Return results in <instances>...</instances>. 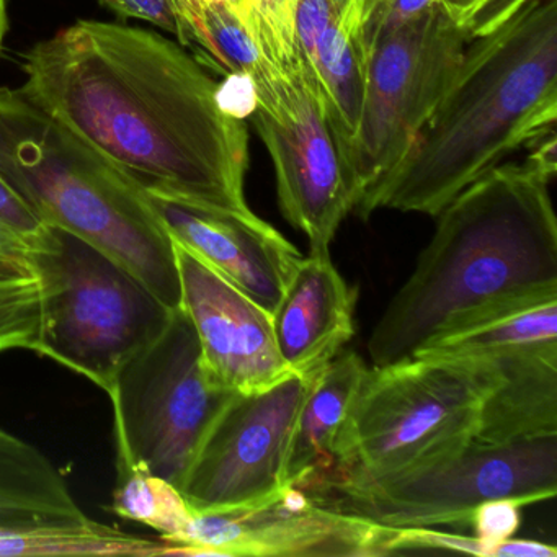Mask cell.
I'll return each mask as SVG.
<instances>
[{
  "mask_svg": "<svg viewBox=\"0 0 557 557\" xmlns=\"http://www.w3.org/2000/svg\"><path fill=\"white\" fill-rule=\"evenodd\" d=\"M8 0H0V51L4 48L5 34H8Z\"/></svg>",
  "mask_w": 557,
  "mask_h": 557,
  "instance_id": "cell-32",
  "label": "cell"
},
{
  "mask_svg": "<svg viewBox=\"0 0 557 557\" xmlns=\"http://www.w3.org/2000/svg\"><path fill=\"white\" fill-rule=\"evenodd\" d=\"M367 370L355 351H344L312 377L289 440L286 487H306L332 471L338 432Z\"/></svg>",
  "mask_w": 557,
  "mask_h": 557,
  "instance_id": "cell-17",
  "label": "cell"
},
{
  "mask_svg": "<svg viewBox=\"0 0 557 557\" xmlns=\"http://www.w3.org/2000/svg\"><path fill=\"white\" fill-rule=\"evenodd\" d=\"M174 250L182 309L210 380L230 393L252 394L293 374L276 350L272 314L175 240Z\"/></svg>",
  "mask_w": 557,
  "mask_h": 557,
  "instance_id": "cell-13",
  "label": "cell"
},
{
  "mask_svg": "<svg viewBox=\"0 0 557 557\" xmlns=\"http://www.w3.org/2000/svg\"><path fill=\"white\" fill-rule=\"evenodd\" d=\"M257 92L250 122L275 169L280 210L325 252L360 195L338 148L324 97L298 61L260 58L249 73Z\"/></svg>",
  "mask_w": 557,
  "mask_h": 557,
  "instance_id": "cell-9",
  "label": "cell"
},
{
  "mask_svg": "<svg viewBox=\"0 0 557 557\" xmlns=\"http://www.w3.org/2000/svg\"><path fill=\"white\" fill-rule=\"evenodd\" d=\"M0 177L47 226L102 250L169 309L182 308L174 240L145 188L9 87H0Z\"/></svg>",
  "mask_w": 557,
  "mask_h": 557,
  "instance_id": "cell-4",
  "label": "cell"
},
{
  "mask_svg": "<svg viewBox=\"0 0 557 557\" xmlns=\"http://www.w3.org/2000/svg\"><path fill=\"white\" fill-rule=\"evenodd\" d=\"M169 556L164 541L123 533L89 518L83 523L0 528V557Z\"/></svg>",
  "mask_w": 557,
  "mask_h": 557,
  "instance_id": "cell-20",
  "label": "cell"
},
{
  "mask_svg": "<svg viewBox=\"0 0 557 557\" xmlns=\"http://www.w3.org/2000/svg\"><path fill=\"white\" fill-rule=\"evenodd\" d=\"M469 40L436 2L371 48L347 158L360 200L409 151L451 86Z\"/></svg>",
  "mask_w": 557,
  "mask_h": 557,
  "instance_id": "cell-10",
  "label": "cell"
},
{
  "mask_svg": "<svg viewBox=\"0 0 557 557\" xmlns=\"http://www.w3.org/2000/svg\"><path fill=\"white\" fill-rule=\"evenodd\" d=\"M218 102L227 115L244 122L250 119L256 112L257 92L249 74H226V79L218 86Z\"/></svg>",
  "mask_w": 557,
  "mask_h": 557,
  "instance_id": "cell-28",
  "label": "cell"
},
{
  "mask_svg": "<svg viewBox=\"0 0 557 557\" xmlns=\"http://www.w3.org/2000/svg\"><path fill=\"white\" fill-rule=\"evenodd\" d=\"M433 550L488 557V547L475 536L445 533L433 528H394L389 541V556Z\"/></svg>",
  "mask_w": 557,
  "mask_h": 557,
  "instance_id": "cell-24",
  "label": "cell"
},
{
  "mask_svg": "<svg viewBox=\"0 0 557 557\" xmlns=\"http://www.w3.org/2000/svg\"><path fill=\"white\" fill-rule=\"evenodd\" d=\"M302 491L332 510L384 527H466L487 500L511 498L524 507L556 497L557 433L510 443L471 438L394 474Z\"/></svg>",
  "mask_w": 557,
  "mask_h": 557,
  "instance_id": "cell-7",
  "label": "cell"
},
{
  "mask_svg": "<svg viewBox=\"0 0 557 557\" xmlns=\"http://www.w3.org/2000/svg\"><path fill=\"white\" fill-rule=\"evenodd\" d=\"M311 380L293 373L269 389L231 397L182 482L191 511L252 507L286 488L289 440Z\"/></svg>",
  "mask_w": 557,
  "mask_h": 557,
  "instance_id": "cell-11",
  "label": "cell"
},
{
  "mask_svg": "<svg viewBox=\"0 0 557 557\" xmlns=\"http://www.w3.org/2000/svg\"><path fill=\"white\" fill-rule=\"evenodd\" d=\"M393 530L286 487L252 507L191 511L169 556L383 557L389 556Z\"/></svg>",
  "mask_w": 557,
  "mask_h": 557,
  "instance_id": "cell-12",
  "label": "cell"
},
{
  "mask_svg": "<svg viewBox=\"0 0 557 557\" xmlns=\"http://www.w3.org/2000/svg\"><path fill=\"white\" fill-rule=\"evenodd\" d=\"M115 466L113 513L152 528L169 546L191 518L184 495L174 484L139 468L125 456L115 455Z\"/></svg>",
  "mask_w": 557,
  "mask_h": 557,
  "instance_id": "cell-21",
  "label": "cell"
},
{
  "mask_svg": "<svg viewBox=\"0 0 557 557\" xmlns=\"http://www.w3.org/2000/svg\"><path fill=\"white\" fill-rule=\"evenodd\" d=\"M40 285L34 351L109 394L123 364L168 325L172 309L102 250L53 227L30 260Z\"/></svg>",
  "mask_w": 557,
  "mask_h": 557,
  "instance_id": "cell-6",
  "label": "cell"
},
{
  "mask_svg": "<svg viewBox=\"0 0 557 557\" xmlns=\"http://www.w3.org/2000/svg\"><path fill=\"white\" fill-rule=\"evenodd\" d=\"M253 4H256V0H244V5H246L247 12V30H249L250 11H252Z\"/></svg>",
  "mask_w": 557,
  "mask_h": 557,
  "instance_id": "cell-33",
  "label": "cell"
},
{
  "mask_svg": "<svg viewBox=\"0 0 557 557\" xmlns=\"http://www.w3.org/2000/svg\"><path fill=\"white\" fill-rule=\"evenodd\" d=\"M107 396L115 455L181 491L201 442L234 393L208 376L197 332L178 308L164 331L123 364Z\"/></svg>",
  "mask_w": 557,
  "mask_h": 557,
  "instance_id": "cell-8",
  "label": "cell"
},
{
  "mask_svg": "<svg viewBox=\"0 0 557 557\" xmlns=\"http://www.w3.org/2000/svg\"><path fill=\"white\" fill-rule=\"evenodd\" d=\"M495 380L484 360L416 355L373 364L338 432L332 471L306 487L383 478L469 442Z\"/></svg>",
  "mask_w": 557,
  "mask_h": 557,
  "instance_id": "cell-5",
  "label": "cell"
},
{
  "mask_svg": "<svg viewBox=\"0 0 557 557\" xmlns=\"http://www.w3.org/2000/svg\"><path fill=\"white\" fill-rule=\"evenodd\" d=\"M22 94L152 194L246 200L249 135L203 64L158 32L79 21L24 58Z\"/></svg>",
  "mask_w": 557,
  "mask_h": 557,
  "instance_id": "cell-1",
  "label": "cell"
},
{
  "mask_svg": "<svg viewBox=\"0 0 557 557\" xmlns=\"http://www.w3.org/2000/svg\"><path fill=\"white\" fill-rule=\"evenodd\" d=\"M416 269L368 341L374 367L488 314L557 298V221L549 182L500 164L438 214Z\"/></svg>",
  "mask_w": 557,
  "mask_h": 557,
  "instance_id": "cell-2",
  "label": "cell"
},
{
  "mask_svg": "<svg viewBox=\"0 0 557 557\" xmlns=\"http://www.w3.org/2000/svg\"><path fill=\"white\" fill-rule=\"evenodd\" d=\"M100 4L115 12L119 17L148 22L174 35L184 48L194 45L190 27L177 0H100Z\"/></svg>",
  "mask_w": 557,
  "mask_h": 557,
  "instance_id": "cell-25",
  "label": "cell"
},
{
  "mask_svg": "<svg viewBox=\"0 0 557 557\" xmlns=\"http://www.w3.org/2000/svg\"><path fill=\"white\" fill-rule=\"evenodd\" d=\"M557 0H528L471 38L451 86L403 159L355 207L438 216L508 156L556 132Z\"/></svg>",
  "mask_w": 557,
  "mask_h": 557,
  "instance_id": "cell-3",
  "label": "cell"
},
{
  "mask_svg": "<svg viewBox=\"0 0 557 557\" xmlns=\"http://www.w3.org/2000/svg\"><path fill=\"white\" fill-rule=\"evenodd\" d=\"M556 146V132L543 136L530 146L531 154L528 156L523 164L544 181H553L557 172Z\"/></svg>",
  "mask_w": 557,
  "mask_h": 557,
  "instance_id": "cell-29",
  "label": "cell"
},
{
  "mask_svg": "<svg viewBox=\"0 0 557 557\" xmlns=\"http://www.w3.org/2000/svg\"><path fill=\"white\" fill-rule=\"evenodd\" d=\"M549 345H557V298L485 315L466 327L435 338L416 355L487 360L511 351Z\"/></svg>",
  "mask_w": 557,
  "mask_h": 557,
  "instance_id": "cell-19",
  "label": "cell"
},
{
  "mask_svg": "<svg viewBox=\"0 0 557 557\" xmlns=\"http://www.w3.org/2000/svg\"><path fill=\"white\" fill-rule=\"evenodd\" d=\"M53 227L47 226L0 177V256L24 260L30 265L48 249Z\"/></svg>",
  "mask_w": 557,
  "mask_h": 557,
  "instance_id": "cell-23",
  "label": "cell"
},
{
  "mask_svg": "<svg viewBox=\"0 0 557 557\" xmlns=\"http://www.w3.org/2000/svg\"><path fill=\"white\" fill-rule=\"evenodd\" d=\"M87 520L54 462L27 440L0 426V528Z\"/></svg>",
  "mask_w": 557,
  "mask_h": 557,
  "instance_id": "cell-18",
  "label": "cell"
},
{
  "mask_svg": "<svg viewBox=\"0 0 557 557\" xmlns=\"http://www.w3.org/2000/svg\"><path fill=\"white\" fill-rule=\"evenodd\" d=\"M521 507L520 502L511 498H495L472 510L469 527L474 528V536L488 547V557L497 544L517 533L521 524Z\"/></svg>",
  "mask_w": 557,
  "mask_h": 557,
  "instance_id": "cell-27",
  "label": "cell"
},
{
  "mask_svg": "<svg viewBox=\"0 0 557 557\" xmlns=\"http://www.w3.org/2000/svg\"><path fill=\"white\" fill-rule=\"evenodd\" d=\"M497 374L472 438L510 443L557 433V345L487 358Z\"/></svg>",
  "mask_w": 557,
  "mask_h": 557,
  "instance_id": "cell-16",
  "label": "cell"
},
{
  "mask_svg": "<svg viewBox=\"0 0 557 557\" xmlns=\"http://www.w3.org/2000/svg\"><path fill=\"white\" fill-rule=\"evenodd\" d=\"M557 549L550 544L534 540H508L502 541L492 550V557H556Z\"/></svg>",
  "mask_w": 557,
  "mask_h": 557,
  "instance_id": "cell-30",
  "label": "cell"
},
{
  "mask_svg": "<svg viewBox=\"0 0 557 557\" xmlns=\"http://www.w3.org/2000/svg\"><path fill=\"white\" fill-rule=\"evenodd\" d=\"M40 327V285L35 273L0 282V354L34 351Z\"/></svg>",
  "mask_w": 557,
  "mask_h": 557,
  "instance_id": "cell-22",
  "label": "cell"
},
{
  "mask_svg": "<svg viewBox=\"0 0 557 557\" xmlns=\"http://www.w3.org/2000/svg\"><path fill=\"white\" fill-rule=\"evenodd\" d=\"M357 289L332 263L331 253L301 257L272 314L276 350L292 373L314 377L355 335Z\"/></svg>",
  "mask_w": 557,
  "mask_h": 557,
  "instance_id": "cell-15",
  "label": "cell"
},
{
  "mask_svg": "<svg viewBox=\"0 0 557 557\" xmlns=\"http://www.w3.org/2000/svg\"><path fill=\"white\" fill-rule=\"evenodd\" d=\"M30 265L24 260L12 259V257L0 256V282L2 280L22 278L32 275Z\"/></svg>",
  "mask_w": 557,
  "mask_h": 557,
  "instance_id": "cell-31",
  "label": "cell"
},
{
  "mask_svg": "<svg viewBox=\"0 0 557 557\" xmlns=\"http://www.w3.org/2000/svg\"><path fill=\"white\" fill-rule=\"evenodd\" d=\"M528 0H438L440 8L453 24L468 32L471 38L487 34L507 21Z\"/></svg>",
  "mask_w": 557,
  "mask_h": 557,
  "instance_id": "cell-26",
  "label": "cell"
},
{
  "mask_svg": "<svg viewBox=\"0 0 557 557\" xmlns=\"http://www.w3.org/2000/svg\"><path fill=\"white\" fill-rule=\"evenodd\" d=\"M172 240L273 314L301 252L252 211L146 191Z\"/></svg>",
  "mask_w": 557,
  "mask_h": 557,
  "instance_id": "cell-14",
  "label": "cell"
}]
</instances>
